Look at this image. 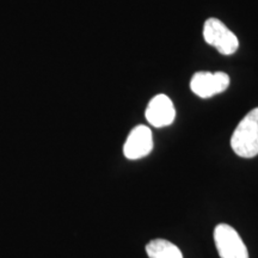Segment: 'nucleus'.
Returning <instances> with one entry per match:
<instances>
[{
	"instance_id": "nucleus-1",
	"label": "nucleus",
	"mask_w": 258,
	"mask_h": 258,
	"mask_svg": "<svg viewBox=\"0 0 258 258\" xmlns=\"http://www.w3.org/2000/svg\"><path fill=\"white\" fill-rule=\"evenodd\" d=\"M231 147L237 156L253 158L258 154V108L239 122L231 138Z\"/></svg>"
},
{
	"instance_id": "nucleus-2",
	"label": "nucleus",
	"mask_w": 258,
	"mask_h": 258,
	"mask_svg": "<svg viewBox=\"0 0 258 258\" xmlns=\"http://www.w3.org/2000/svg\"><path fill=\"white\" fill-rule=\"evenodd\" d=\"M203 37L209 46L222 55H232L239 47V41L226 25L217 18H209L203 27Z\"/></svg>"
},
{
	"instance_id": "nucleus-3",
	"label": "nucleus",
	"mask_w": 258,
	"mask_h": 258,
	"mask_svg": "<svg viewBox=\"0 0 258 258\" xmlns=\"http://www.w3.org/2000/svg\"><path fill=\"white\" fill-rule=\"evenodd\" d=\"M214 241L220 258H249L243 239L230 225L219 224L215 227Z\"/></svg>"
},
{
	"instance_id": "nucleus-4",
	"label": "nucleus",
	"mask_w": 258,
	"mask_h": 258,
	"mask_svg": "<svg viewBox=\"0 0 258 258\" xmlns=\"http://www.w3.org/2000/svg\"><path fill=\"white\" fill-rule=\"evenodd\" d=\"M230 86V77L224 72H198L190 80V89L201 98L211 97L224 92Z\"/></svg>"
},
{
	"instance_id": "nucleus-5",
	"label": "nucleus",
	"mask_w": 258,
	"mask_h": 258,
	"mask_svg": "<svg viewBox=\"0 0 258 258\" xmlns=\"http://www.w3.org/2000/svg\"><path fill=\"white\" fill-rule=\"evenodd\" d=\"M152 150V132L147 125L140 124L129 133L123 146V154L128 159L137 160L148 156Z\"/></svg>"
},
{
	"instance_id": "nucleus-6",
	"label": "nucleus",
	"mask_w": 258,
	"mask_h": 258,
	"mask_svg": "<svg viewBox=\"0 0 258 258\" xmlns=\"http://www.w3.org/2000/svg\"><path fill=\"white\" fill-rule=\"evenodd\" d=\"M145 116L148 123L154 127H166L176 118L175 105L166 95H157L148 103Z\"/></svg>"
},
{
	"instance_id": "nucleus-7",
	"label": "nucleus",
	"mask_w": 258,
	"mask_h": 258,
	"mask_svg": "<svg viewBox=\"0 0 258 258\" xmlns=\"http://www.w3.org/2000/svg\"><path fill=\"white\" fill-rule=\"evenodd\" d=\"M150 258H183L182 251L166 239H153L146 245Z\"/></svg>"
}]
</instances>
